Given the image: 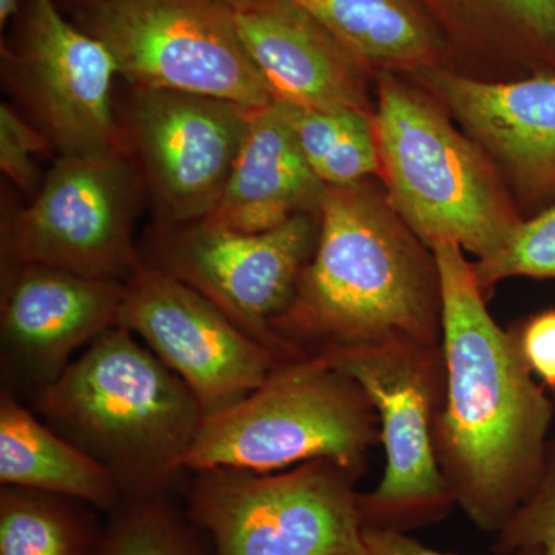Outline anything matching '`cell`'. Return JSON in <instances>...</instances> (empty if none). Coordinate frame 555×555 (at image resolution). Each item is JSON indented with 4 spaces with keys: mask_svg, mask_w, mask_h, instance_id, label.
Listing matches in <instances>:
<instances>
[{
    "mask_svg": "<svg viewBox=\"0 0 555 555\" xmlns=\"http://www.w3.org/2000/svg\"><path fill=\"white\" fill-rule=\"evenodd\" d=\"M441 292L444 393L434 441L455 506L499 534L534 491L555 404L526 366L516 334L496 324L465 250L433 247Z\"/></svg>",
    "mask_w": 555,
    "mask_h": 555,
    "instance_id": "1",
    "label": "cell"
},
{
    "mask_svg": "<svg viewBox=\"0 0 555 555\" xmlns=\"http://www.w3.org/2000/svg\"><path fill=\"white\" fill-rule=\"evenodd\" d=\"M315 251L273 334L295 357L408 339L440 346L433 248L366 181L327 188Z\"/></svg>",
    "mask_w": 555,
    "mask_h": 555,
    "instance_id": "2",
    "label": "cell"
},
{
    "mask_svg": "<svg viewBox=\"0 0 555 555\" xmlns=\"http://www.w3.org/2000/svg\"><path fill=\"white\" fill-rule=\"evenodd\" d=\"M33 411L107 467L124 502L169 495L204 420L185 383L120 326L38 390Z\"/></svg>",
    "mask_w": 555,
    "mask_h": 555,
    "instance_id": "3",
    "label": "cell"
},
{
    "mask_svg": "<svg viewBox=\"0 0 555 555\" xmlns=\"http://www.w3.org/2000/svg\"><path fill=\"white\" fill-rule=\"evenodd\" d=\"M372 113L390 206L427 247L483 258L521 221L494 163L443 107L392 72H377Z\"/></svg>",
    "mask_w": 555,
    "mask_h": 555,
    "instance_id": "4",
    "label": "cell"
},
{
    "mask_svg": "<svg viewBox=\"0 0 555 555\" xmlns=\"http://www.w3.org/2000/svg\"><path fill=\"white\" fill-rule=\"evenodd\" d=\"M379 444L377 411L356 379L318 356L287 361L259 389L204 416L182 470L278 473L334 460L363 476Z\"/></svg>",
    "mask_w": 555,
    "mask_h": 555,
    "instance_id": "5",
    "label": "cell"
},
{
    "mask_svg": "<svg viewBox=\"0 0 555 555\" xmlns=\"http://www.w3.org/2000/svg\"><path fill=\"white\" fill-rule=\"evenodd\" d=\"M112 54L130 89L179 91L247 108L275 101L225 0H57Z\"/></svg>",
    "mask_w": 555,
    "mask_h": 555,
    "instance_id": "6",
    "label": "cell"
},
{
    "mask_svg": "<svg viewBox=\"0 0 555 555\" xmlns=\"http://www.w3.org/2000/svg\"><path fill=\"white\" fill-rule=\"evenodd\" d=\"M192 474L185 514L214 555H369L360 476L334 460L268 474L230 467Z\"/></svg>",
    "mask_w": 555,
    "mask_h": 555,
    "instance_id": "7",
    "label": "cell"
},
{
    "mask_svg": "<svg viewBox=\"0 0 555 555\" xmlns=\"http://www.w3.org/2000/svg\"><path fill=\"white\" fill-rule=\"evenodd\" d=\"M318 357L356 379L377 411L386 465L377 488L358 495L363 529L408 534L448 517L455 502L434 441L444 393L441 346L393 339Z\"/></svg>",
    "mask_w": 555,
    "mask_h": 555,
    "instance_id": "8",
    "label": "cell"
},
{
    "mask_svg": "<svg viewBox=\"0 0 555 555\" xmlns=\"http://www.w3.org/2000/svg\"><path fill=\"white\" fill-rule=\"evenodd\" d=\"M145 201L126 153L56 158L31 203L3 219L2 270L47 266L129 283L144 266L134 224Z\"/></svg>",
    "mask_w": 555,
    "mask_h": 555,
    "instance_id": "9",
    "label": "cell"
},
{
    "mask_svg": "<svg viewBox=\"0 0 555 555\" xmlns=\"http://www.w3.org/2000/svg\"><path fill=\"white\" fill-rule=\"evenodd\" d=\"M0 47L2 80L17 112L56 158L124 152L112 54L80 30L57 0H20Z\"/></svg>",
    "mask_w": 555,
    "mask_h": 555,
    "instance_id": "10",
    "label": "cell"
},
{
    "mask_svg": "<svg viewBox=\"0 0 555 555\" xmlns=\"http://www.w3.org/2000/svg\"><path fill=\"white\" fill-rule=\"evenodd\" d=\"M257 109L203 94L130 89L118 113L120 134L155 225L181 228L214 214Z\"/></svg>",
    "mask_w": 555,
    "mask_h": 555,
    "instance_id": "11",
    "label": "cell"
},
{
    "mask_svg": "<svg viewBox=\"0 0 555 555\" xmlns=\"http://www.w3.org/2000/svg\"><path fill=\"white\" fill-rule=\"evenodd\" d=\"M320 219L299 215L280 228L241 233L203 219L181 228L153 225L142 261L210 299L284 361L297 360L273 324L292 305L315 251Z\"/></svg>",
    "mask_w": 555,
    "mask_h": 555,
    "instance_id": "12",
    "label": "cell"
},
{
    "mask_svg": "<svg viewBox=\"0 0 555 555\" xmlns=\"http://www.w3.org/2000/svg\"><path fill=\"white\" fill-rule=\"evenodd\" d=\"M120 327L185 383L204 416L240 403L287 363L195 288L145 264L126 283Z\"/></svg>",
    "mask_w": 555,
    "mask_h": 555,
    "instance_id": "13",
    "label": "cell"
},
{
    "mask_svg": "<svg viewBox=\"0 0 555 555\" xmlns=\"http://www.w3.org/2000/svg\"><path fill=\"white\" fill-rule=\"evenodd\" d=\"M2 371L35 396L104 332L120 326L126 284L47 268L2 272Z\"/></svg>",
    "mask_w": 555,
    "mask_h": 555,
    "instance_id": "14",
    "label": "cell"
},
{
    "mask_svg": "<svg viewBox=\"0 0 555 555\" xmlns=\"http://www.w3.org/2000/svg\"><path fill=\"white\" fill-rule=\"evenodd\" d=\"M449 109L521 198L540 210L555 201V75L488 80L451 65L411 75Z\"/></svg>",
    "mask_w": 555,
    "mask_h": 555,
    "instance_id": "15",
    "label": "cell"
},
{
    "mask_svg": "<svg viewBox=\"0 0 555 555\" xmlns=\"http://www.w3.org/2000/svg\"><path fill=\"white\" fill-rule=\"evenodd\" d=\"M233 11L276 101L318 112H369L371 69L294 0H240Z\"/></svg>",
    "mask_w": 555,
    "mask_h": 555,
    "instance_id": "16",
    "label": "cell"
},
{
    "mask_svg": "<svg viewBox=\"0 0 555 555\" xmlns=\"http://www.w3.org/2000/svg\"><path fill=\"white\" fill-rule=\"evenodd\" d=\"M326 190L299 147L283 104L273 101L251 116L221 199L206 219L233 232H269L299 215L320 214Z\"/></svg>",
    "mask_w": 555,
    "mask_h": 555,
    "instance_id": "17",
    "label": "cell"
},
{
    "mask_svg": "<svg viewBox=\"0 0 555 555\" xmlns=\"http://www.w3.org/2000/svg\"><path fill=\"white\" fill-rule=\"evenodd\" d=\"M452 61L555 75V0H416Z\"/></svg>",
    "mask_w": 555,
    "mask_h": 555,
    "instance_id": "18",
    "label": "cell"
},
{
    "mask_svg": "<svg viewBox=\"0 0 555 555\" xmlns=\"http://www.w3.org/2000/svg\"><path fill=\"white\" fill-rule=\"evenodd\" d=\"M0 485L68 496L108 516L124 502L107 467L11 392L0 397Z\"/></svg>",
    "mask_w": 555,
    "mask_h": 555,
    "instance_id": "19",
    "label": "cell"
},
{
    "mask_svg": "<svg viewBox=\"0 0 555 555\" xmlns=\"http://www.w3.org/2000/svg\"><path fill=\"white\" fill-rule=\"evenodd\" d=\"M372 73L415 75L452 65L451 51L416 0H294Z\"/></svg>",
    "mask_w": 555,
    "mask_h": 555,
    "instance_id": "20",
    "label": "cell"
},
{
    "mask_svg": "<svg viewBox=\"0 0 555 555\" xmlns=\"http://www.w3.org/2000/svg\"><path fill=\"white\" fill-rule=\"evenodd\" d=\"M68 496L0 489V555H102L107 525Z\"/></svg>",
    "mask_w": 555,
    "mask_h": 555,
    "instance_id": "21",
    "label": "cell"
},
{
    "mask_svg": "<svg viewBox=\"0 0 555 555\" xmlns=\"http://www.w3.org/2000/svg\"><path fill=\"white\" fill-rule=\"evenodd\" d=\"M280 102L309 166L327 188H345L382 175L372 113L318 112Z\"/></svg>",
    "mask_w": 555,
    "mask_h": 555,
    "instance_id": "22",
    "label": "cell"
},
{
    "mask_svg": "<svg viewBox=\"0 0 555 555\" xmlns=\"http://www.w3.org/2000/svg\"><path fill=\"white\" fill-rule=\"evenodd\" d=\"M102 555H214L207 535L170 495L126 500L109 514Z\"/></svg>",
    "mask_w": 555,
    "mask_h": 555,
    "instance_id": "23",
    "label": "cell"
},
{
    "mask_svg": "<svg viewBox=\"0 0 555 555\" xmlns=\"http://www.w3.org/2000/svg\"><path fill=\"white\" fill-rule=\"evenodd\" d=\"M473 266L483 294L507 278L555 280V201L521 219L494 251Z\"/></svg>",
    "mask_w": 555,
    "mask_h": 555,
    "instance_id": "24",
    "label": "cell"
},
{
    "mask_svg": "<svg viewBox=\"0 0 555 555\" xmlns=\"http://www.w3.org/2000/svg\"><path fill=\"white\" fill-rule=\"evenodd\" d=\"M495 537L494 553L499 555L518 550L555 555V427L539 483Z\"/></svg>",
    "mask_w": 555,
    "mask_h": 555,
    "instance_id": "25",
    "label": "cell"
},
{
    "mask_svg": "<svg viewBox=\"0 0 555 555\" xmlns=\"http://www.w3.org/2000/svg\"><path fill=\"white\" fill-rule=\"evenodd\" d=\"M54 153L47 138L16 108L0 105V170L21 192H38L40 171L38 156Z\"/></svg>",
    "mask_w": 555,
    "mask_h": 555,
    "instance_id": "26",
    "label": "cell"
},
{
    "mask_svg": "<svg viewBox=\"0 0 555 555\" xmlns=\"http://www.w3.org/2000/svg\"><path fill=\"white\" fill-rule=\"evenodd\" d=\"M514 334L526 366L547 390L555 392V309L529 317Z\"/></svg>",
    "mask_w": 555,
    "mask_h": 555,
    "instance_id": "27",
    "label": "cell"
},
{
    "mask_svg": "<svg viewBox=\"0 0 555 555\" xmlns=\"http://www.w3.org/2000/svg\"><path fill=\"white\" fill-rule=\"evenodd\" d=\"M364 545L369 555H454L440 553L412 539L406 532L386 529H363ZM509 555H540L535 550H518Z\"/></svg>",
    "mask_w": 555,
    "mask_h": 555,
    "instance_id": "28",
    "label": "cell"
},
{
    "mask_svg": "<svg viewBox=\"0 0 555 555\" xmlns=\"http://www.w3.org/2000/svg\"><path fill=\"white\" fill-rule=\"evenodd\" d=\"M17 3H20V0H0V27H2V30L13 17Z\"/></svg>",
    "mask_w": 555,
    "mask_h": 555,
    "instance_id": "29",
    "label": "cell"
},
{
    "mask_svg": "<svg viewBox=\"0 0 555 555\" xmlns=\"http://www.w3.org/2000/svg\"><path fill=\"white\" fill-rule=\"evenodd\" d=\"M225 2H229V3H230V5L235 7V5H236V3H238V2H240V0H225Z\"/></svg>",
    "mask_w": 555,
    "mask_h": 555,
    "instance_id": "30",
    "label": "cell"
}]
</instances>
